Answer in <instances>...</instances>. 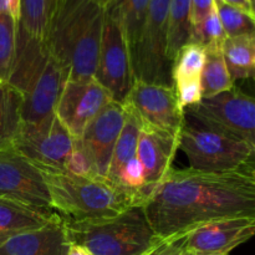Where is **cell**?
<instances>
[{
	"mask_svg": "<svg viewBox=\"0 0 255 255\" xmlns=\"http://www.w3.org/2000/svg\"><path fill=\"white\" fill-rule=\"evenodd\" d=\"M222 52L233 82L254 76L255 34L227 37L222 44Z\"/></svg>",
	"mask_w": 255,
	"mask_h": 255,
	"instance_id": "cell-20",
	"label": "cell"
},
{
	"mask_svg": "<svg viewBox=\"0 0 255 255\" xmlns=\"http://www.w3.org/2000/svg\"><path fill=\"white\" fill-rule=\"evenodd\" d=\"M75 139L56 115L39 124H21L12 149L45 173H66Z\"/></svg>",
	"mask_w": 255,
	"mask_h": 255,
	"instance_id": "cell-8",
	"label": "cell"
},
{
	"mask_svg": "<svg viewBox=\"0 0 255 255\" xmlns=\"http://www.w3.org/2000/svg\"><path fill=\"white\" fill-rule=\"evenodd\" d=\"M96 1L99 2V4L101 5L102 7H105V6H106L107 4H109V1H110V0H96Z\"/></svg>",
	"mask_w": 255,
	"mask_h": 255,
	"instance_id": "cell-38",
	"label": "cell"
},
{
	"mask_svg": "<svg viewBox=\"0 0 255 255\" xmlns=\"http://www.w3.org/2000/svg\"><path fill=\"white\" fill-rule=\"evenodd\" d=\"M66 255H91L87 249H85L84 247L77 246V244H70L69 249H67Z\"/></svg>",
	"mask_w": 255,
	"mask_h": 255,
	"instance_id": "cell-36",
	"label": "cell"
},
{
	"mask_svg": "<svg viewBox=\"0 0 255 255\" xmlns=\"http://www.w3.org/2000/svg\"><path fill=\"white\" fill-rule=\"evenodd\" d=\"M178 148L179 138L141 129L136 157L144 172V186L142 189L144 202L172 169Z\"/></svg>",
	"mask_w": 255,
	"mask_h": 255,
	"instance_id": "cell-16",
	"label": "cell"
},
{
	"mask_svg": "<svg viewBox=\"0 0 255 255\" xmlns=\"http://www.w3.org/2000/svg\"><path fill=\"white\" fill-rule=\"evenodd\" d=\"M95 79L122 104L133 82L129 50L119 22L105 14Z\"/></svg>",
	"mask_w": 255,
	"mask_h": 255,
	"instance_id": "cell-10",
	"label": "cell"
},
{
	"mask_svg": "<svg viewBox=\"0 0 255 255\" xmlns=\"http://www.w3.org/2000/svg\"><path fill=\"white\" fill-rule=\"evenodd\" d=\"M204 60H206L204 47L197 44L184 45L172 61V86L181 82L201 80Z\"/></svg>",
	"mask_w": 255,
	"mask_h": 255,
	"instance_id": "cell-25",
	"label": "cell"
},
{
	"mask_svg": "<svg viewBox=\"0 0 255 255\" xmlns=\"http://www.w3.org/2000/svg\"><path fill=\"white\" fill-rule=\"evenodd\" d=\"M148 4L149 0H110L104 7L105 14L116 20L121 26L131 57L146 21Z\"/></svg>",
	"mask_w": 255,
	"mask_h": 255,
	"instance_id": "cell-19",
	"label": "cell"
},
{
	"mask_svg": "<svg viewBox=\"0 0 255 255\" xmlns=\"http://www.w3.org/2000/svg\"><path fill=\"white\" fill-rule=\"evenodd\" d=\"M187 236L161 238L143 255H181L186 247Z\"/></svg>",
	"mask_w": 255,
	"mask_h": 255,
	"instance_id": "cell-33",
	"label": "cell"
},
{
	"mask_svg": "<svg viewBox=\"0 0 255 255\" xmlns=\"http://www.w3.org/2000/svg\"><path fill=\"white\" fill-rule=\"evenodd\" d=\"M181 255H189L188 253H187V252H186V249H184V251L183 252H182V254Z\"/></svg>",
	"mask_w": 255,
	"mask_h": 255,
	"instance_id": "cell-39",
	"label": "cell"
},
{
	"mask_svg": "<svg viewBox=\"0 0 255 255\" xmlns=\"http://www.w3.org/2000/svg\"><path fill=\"white\" fill-rule=\"evenodd\" d=\"M41 174L51 208L65 222L111 218L143 204L138 196L110 183L106 178L70 173Z\"/></svg>",
	"mask_w": 255,
	"mask_h": 255,
	"instance_id": "cell-3",
	"label": "cell"
},
{
	"mask_svg": "<svg viewBox=\"0 0 255 255\" xmlns=\"http://www.w3.org/2000/svg\"><path fill=\"white\" fill-rule=\"evenodd\" d=\"M216 7L214 0H191V25H197L203 21Z\"/></svg>",
	"mask_w": 255,
	"mask_h": 255,
	"instance_id": "cell-34",
	"label": "cell"
},
{
	"mask_svg": "<svg viewBox=\"0 0 255 255\" xmlns=\"http://www.w3.org/2000/svg\"><path fill=\"white\" fill-rule=\"evenodd\" d=\"M169 1L171 0H149L146 21L131 57L133 80L172 86V62L167 57Z\"/></svg>",
	"mask_w": 255,
	"mask_h": 255,
	"instance_id": "cell-7",
	"label": "cell"
},
{
	"mask_svg": "<svg viewBox=\"0 0 255 255\" xmlns=\"http://www.w3.org/2000/svg\"><path fill=\"white\" fill-rule=\"evenodd\" d=\"M183 111L184 116L206 128L255 144L254 100L237 87L202 99Z\"/></svg>",
	"mask_w": 255,
	"mask_h": 255,
	"instance_id": "cell-6",
	"label": "cell"
},
{
	"mask_svg": "<svg viewBox=\"0 0 255 255\" xmlns=\"http://www.w3.org/2000/svg\"><path fill=\"white\" fill-rule=\"evenodd\" d=\"M125 110V124L122 131L120 133L119 139L115 144L114 153H112L111 162H110L109 171H107L106 179L110 183L119 186V176L125 164L132 158L136 157L137 146H138L139 132H141V125L133 114L126 107Z\"/></svg>",
	"mask_w": 255,
	"mask_h": 255,
	"instance_id": "cell-21",
	"label": "cell"
},
{
	"mask_svg": "<svg viewBox=\"0 0 255 255\" xmlns=\"http://www.w3.org/2000/svg\"><path fill=\"white\" fill-rule=\"evenodd\" d=\"M114 101L110 92L97 81L66 80L60 92L55 115L74 139H79L87 125Z\"/></svg>",
	"mask_w": 255,
	"mask_h": 255,
	"instance_id": "cell-11",
	"label": "cell"
},
{
	"mask_svg": "<svg viewBox=\"0 0 255 255\" xmlns=\"http://www.w3.org/2000/svg\"><path fill=\"white\" fill-rule=\"evenodd\" d=\"M122 106L136 116L141 129L179 138L184 111L172 86L133 80Z\"/></svg>",
	"mask_w": 255,
	"mask_h": 255,
	"instance_id": "cell-9",
	"label": "cell"
},
{
	"mask_svg": "<svg viewBox=\"0 0 255 255\" xmlns=\"http://www.w3.org/2000/svg\"><path fill=\"white\" fill-rule=\"evenodd\" d=\"M19 26L30 36L44 41L49 26L47 0H20Z\"/></svg>",
	"mask_w": 255,
	"mask_h": 255,
	"instance_id": "cell-26",
	"label": "cell"
},
{
	"mask_svg": "<svg viewBox=\"0 0 255 255\" xmlns=\"http://www.w3.org/2000/svg\"><path fill=\"white\" fill-rule=\"evenodd\" d=\"M0 85H1V82H0Z\"/></svg>",
	"mask_w": 255,
	"mask_h": 255,
	"instance_id": "cell-41",
	"label": "cell"
},
{
	"mask_svg": "<svg viewBox=\"0 0 255 255\" xmlns=\"http://www.w3.org/2000/svg\"><path fill=\"white\" fill-rule=\"evenodd\" d=\"M22 95L9 84L0 85V151L12 148L21 126Z\"/></svg>",
	"mask_w": 255,
	"mask_h": 255,
	"instance_id": "cell-22",
	"label": "cell"
},
{
	"mask_svg": "<svg viewBox=\"0 0 255 255\" xmlns=\"http://www.w3.org/2000/svg\"><path fill=\"white\" fill-rule=\"evenodd\" d=\"M206 60L201 74L202 99L216 96L222 92L229 91L234 87L226 61H224L222 45L206 47Z\"/></svg>",
	"mask_w": 255,
	"mask_h": 255,
	"instance_id": "cell-23",
	"label": "cell"
},
{
	"mask_svg": "<svg viewBox=\"0 0 255 255\" xmlns=\"http://www.w3.org/2000/svg\"><path fill=\"white\" fill-rule=\"evenodd\" d=\"M57 221H61V218L54 209L39 208L0 198V246L12 237Z\"/></svg>",
	"mask_w": 255,
	"mask_h": 255,
	"instance_id": "cell-18",
	"label": "cell"
},
{
	"mask_svg": "<svg viewBox=\"0 0 255 255\" xmlns=\"http://www.w3.org/2000/svg\"><path fill=\"white\" fill-rule=\"evenodd\" d=\"M125 124V110L122 104L111 101L82 132L79 139L81 148L89 157L95 174L106 178L115 144Z\"/></svg>",
	"mask_w": 255,
	"mask_h": 255,
	"instance_id": "cell-14",
	"label": "cell"
},
{
	"mask_svg": "<svg viewBox=\"0 0 255 255\" xmlns=\"http://www.w3.org/2000/svg\"><path fill=\"white\" fill-rule=\"evenodd\" d=\"M0 198L52 209L41 172L12 148L0 151Z\"/></svg>",
	"mask_w": 255,
	"mask_h": 255,
	"instance_id": "cell-12",
	"label": "cell"
},
{
	"mask_svg": "<svg viewBox=\"0 0 255 255\" xmlns=\"http://www.w3.org/2000/svg\"><path fill=\"white\" fill-rule=\"evenodd\" d=\"M255 217H233L209 222L187 234L189 255H229L254 236Z\"/></svg>",
	"mask_w": 255,
	"mask_h": 255,
	"instance_id": "cell-13",
	"label": "cell"
},
{
	"mask_svg": "<svg viewBox=\"0 0 255 255\" xmlns=\"http://www.w3.org/2000/svg\"><path fill=\"white\" fill-rule=\"evenodd\" d=\"M214 4L227 37L255 34V17L222 0H214Z\"/></svg>",
	"mask_w": 255,
	"mask_h": 255,
	"instance_id": "cell-28",
	"label": "cell"
},
{
	"mask_svg": "<svg viewBox=\"0 0 255 255\" xmlns=\"http://www.w3.org/2000/svg\"><path fill=\"white\" fill-rule=\"evenodd\" d=\"M142 207L159 238L187 236L218 219L255 217L254 166L228 172L171 169Z\"/></svg>",
	"mask_w": 255,
	"mask_h": 255,
	"instance_id": "cell-1",
	"label": "cell"
},
{
	"mask_svg": "<svg viewBox=\"0 0 255 255\" xmlns=\"http://www.w3.org/2000/svg\"><path fill=\"white\" fill-rule=\"evenodd\" d=\"M179 148L189 161V168L228 172L254 166L255 144L206 128L184 116Z\"/></svg>",
	"mask_w": 255,
	"mask_h": 255,
	"instance_id": "cell-5",
	"label": "cell"
},
{
	"mask_svg": "<svg viewBox=\"0 0 255 255\" xmlns=\"http://www.w3.org/2000/svg\"><path fill=\"white\" fill-rule=\"evenodd\" d=\"M104 20L105 10L96 0H60L45 44L66 80L94 79Z\"/></svg>",
	"mask_w": 255,
	"mask_h": 255,
	"instance_id": "cell-2",
	"label": "cell"
},
{
	"mask_svg": "<svg viewBox=\"0 0 255 255\" xmlns=\"http://www.w3.org/2000/svg\"><path fill=\"white\" fill-rule=\"evenodd\" d=\"M176 91L177 99H178L179 106L182 109L192 106V105L198 104L202 100V90H201V80H194V81L181 82L173 86Z\"/></svg>",
	"mask_w": 255,
	"mask_h": 255,
	"instance_id": "cell-32",
	"label": "cell"
},
{
	"mask_svg": "<svg viewBox=\"0 0 255 255\" xmlns=\"http://www.w3.org/2000/svg\"><path fill=\"white\" fill-rule=\"evenodd\" d=\"M62 223L69 243L84 247L91 255H143L161 239L142 206L111 218Z\"/></svg>",
	"mask_w": 255,
	"mask_h": 255,
	"instance_id": "cell-4",
	"label": "cell"
},
{
	"mask_svg": "<svg viewBox=\"0 0 255 255\" xmlns=\"http://www.w3.org/2000/svg\"><path fill=\"white\" fill-rule=\"evenodd\" d=\"M226 4L232 5V6L237 7V9L242 10V11L247 12L248 15H251L252 17L254 16V6L248 1V0H222Z\"/></svg>",
	"mask_w": 255,
	"mask_h": 255,
	"instance_id": "cell-35",
	"label": "cell"
},
{
	"mask_svg": "<svg viewBox=\"0 0 255 255\" xmlns=\"http://www.w3.org/2000/svg\"><path fill=\"white\" fill-rule=\"evenodd\" d=\"M65 81L66 76L61 66L49 55L44 66L22 94L21 124H39L54 116Z\"/></svg>",
	"mask_w": 255,
	"mask_h": 255,
	"instance_id": "cell-15",
	"label": "cell"
},
{
	"mask_svg": "<svg viewBox=\"0 0 255 255\" xmlns=\"http://www.w3.org/2000/svg\"><path fill=\"white\" fill-rule=\"evenodd\" d=\"M17 21L10 14H0V82L6 84L16 54Z\"/></svg>",
	"mask_w": 255,
	"mask_h": 255,
	"instance_id": "cell-27",
	"label": "cell"
},
{
	"mask_svg": "<svg viewBox=\"0 0 255 255\" xmlns=\"http://www.w3.org/2000/svg\"><path fill=\"white\" fill-rule=\"evenodd\" d=\"M226 39V32L222 27L218 14L214 7L203 21L197 25H192L188 44L201 45L206 49L213 45H222Z\"/></svg>",
	"mask_w": 255,
	"mask_h": 255,
	"instance_id": "cell-29",
	"label": "cell"
},
{
	"mask_svg": "<svg viewBox=\"0 0 255 255\" xmlns=\"http://www.w3.org/2000/svg\"><path fill=\"white\" fill-rule=\"evenodd\" d=\"M69 246L61 219L7 239L0 255H66Z\"/></svg>",
	"mask_w": 255,
	"mask_h": 255,
	"instance_id": "cell-17",
	"label": "cell"
},
{
	"mask_svg": "<svg viewBox=\"0 0 255 255\" xmlns=\"http://www.w3.org/2000/svg\"><path fill=\"white\" fill-rule=\"evenodd\" d=\"M66 173L80 177H97L95 174L89 157H87V154L85 153V151L81 148L77 141L74 142V148H72L71 154L67 159Z\"/></svg>",
	"mask_w": 255,
	"mask_h": 255,
	"instance_id": "cell-31",
	"label": "cell"
},
{
	"mask_svg": "<svg viewBox=\"0 0 255 255\" xmlns=\"http://www.w3.org/2000/svg\"><path fill=\"white\" fill-rule=\"evenodd\" d=\"M59 2H60V0H47V6H49V21H50V17H51V15L54 14L56 6L59 5Z\"/></svg>",
	"mask_w": 255,
	"mask_h": 255,
	"instance_id": "cell-37",
	"label": "cell"
},
{
	"mask_svg": "<svg viewBox=\"0 0 255 255\" xmlns=\"http://www.w3.org/2000/svg\"><path fill=\"white\" fill-rule=\"evenodd\" d=\"M119 186L138 196L142 203H144L143 196H142V189L144 186V172L143 167H142L141 162L137 159V157L127 162L124 168L121 169L119 176Z\"/></svg>",
	"mask_w": 255,
	"mask_h": 255,
	"instance_id": "cell-30",
	"label": "cell"
},
{
	"mask_svg": "<svg viewBox=\"0 0 255 255\" xmlns=\"http://www.w3.org/2000/svg\"><path fill=\"white\" fill-rule=\"evenodd\" d=\"M191 0H171L167 16V57L173 61L191 36Z\"/></svg>",
	"mask_w": 255,
	"mask_h": 255,
	"instance_id": "cell-24",
	"label": "cell"
},
{
	"mask_svg": "<svg viewBox=\"0 0 255 255\" xmlns=\"http://www.w3.org/2000/svg\"><path fill=\"white\" fill-rule=\"evenodd\" d=\"M248 1H249V2H251V4H252V5H253V6H254V0H248Z\"/></svg>",
	"mask_w": 255,
	"mask_h": 255,
	"instance_id": "cell-40",
	"label": "cell"
}]
</instances>
